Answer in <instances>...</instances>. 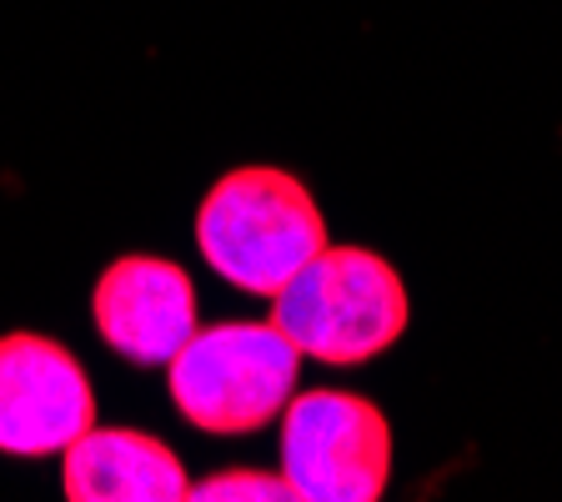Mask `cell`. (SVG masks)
Masks as SVG:
<instances>
[{
	"instance_id": "cell-2",
	"label": "cell",
	"mask_w": 562,
	"mask_h": 502,
	"mask_svg": "<svg viewBox=\"0 0 562 502\" xmlns=\"http://www.w3.org/2000/svg\"><path fill=\"white\" fill-rule=\"evenodd\" d=\"M196 246L232 287L271 297L327 246V222L292 171L236 166L201 201Z\"/></svg>"
},
{
	"instance_id": "cell-4",
	"label": "cell",
	"mask_w": 562,
	"mask_h": 502,
	"mask_svg": "<svg viewBox=\"0 0 562 502\" xmlns=\"http://www.w3.org/2000/svg\"><path fill=\"white\" fill-rule=\"evenodd\" d=\"M281 478L302 502H376L392 478V427L351 392L286 398Z\"/></svg>"
},
{
	"instance_id": "cell-6",
	"label": "cell",
	"mask_w": 562,
	"mask_h": 502,
	"mask_svg": "<svg viewBox=\"0 0 562 502\" xmlns=\"http://www.w3.org/2000/svg\"><path fill=\"white\" fill-rule=\"evenodd\" d=\"M91 312L111 352L140 367H166L196 332V287L166 257H121L95 281Z\"/></svg>"
},
{
	"instance_id": "cell-3",
	"label": "cell",
	"mask_w": 562,
	"mask_h": 502,
	"mask_svg": "<svg viewBox=\"0 0 562 502\" xmlns=\"http://www.w3.org/2000/svg\"><path fill=\"white\" fill-rule=\"evenodd\" d=\"M302 352L271 322H222L191 332L166 362L176 412L216 437L257 433L296 392Z\"/></svg>"
},
{
	"instance_id": "cell-1",
	"label": "cell",
	"mask_w": 562,
	"mask_h": 502,
	"mask_svg": "<svg viewBox=\"0 0 562 502\" xmlns=\"http://www.w3.org/2000/svg\"><path fill=\"white\" fill-rule=\"evenodd\" d=\"M407 316L412 302L397 267L367 246H322L281 292H271V327L327 367L382 357L402 342Z\"/></svg>"
},
{
	"instance_id": "cell-5",
	"label": "cell",
	"mask_w": 562,
	"mask_h": 502,
	"mask_svg": "<svg viewBox=\"0 0 562 502\" xmlns=\"http://www.w3.org/2000/svg\"><path fill=\"white\" fill-rule=\"evenodd\" d=\"M95 422V392L86 367L41 332L0 337V453H66Z\"/></svg>"
},
{
	"instance_id": "cell-8",
	"label": "cell",
	"mask_w": 562,
	"mask_h": 502,
	"mask_svg": "<svg viewBox=\"0 0 562 502\" xmlns=\"http://www.w3.org/2000/svg\"><path fill=\"white\" fill-rule=\"evenodd\" d=\"M187 498L196 502H226V498H251V502H277V498H292L286 478H271V472H251V468H232V472H216V478L196 482L187 488Z\"/></svg>"
},
{
	"instance_id": "cell-7",
	"label": "cell",
	"mask_w": 562,
	"mask_h": 502,
	"mask_svg": "<svg viewBox=\"0 0 562 502\" xmlns=\"http://www.w3.org/2000/svg\"><path fill=\"white\" fill-rule=\"evenodd\" d=\"M70 502H176L187 498V468L166 443L131 427H86L60 468Z\"/></svg>"
}]
</instances>
